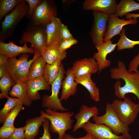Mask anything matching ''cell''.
<instances>
[{"mask_svg":"<svg viewBox=\"0 0 139 139\" xmlns=\"http://www.w3.org/2000/svg\"><path fill=\"white\" fill-rule=\"evenodd\" d=\"M117 64L118 67H113L110 70V77L117 80L122 79L125 83L122 86L120 80L116 82L114 86L115 95L119 99H124L126 97V94L133 93L138 99L139 104V70L128 72L124 63L119 60L118 61Z\"/></svg>","mask_w":139,"mask_h":139,"instance_id":"obj_1","label":"cell"},{"mask_svg":"<svg viewBox=\"0 0 139 139\" xmlns=\"http://www.w3.org/2000/svg\"><path fill=\"white\" fill-rule=\"evenodd\" d=\"M35 49L33 58L28 60V53L22 54L17 59L16 57L9 58L6 63L7 71L16 83L18 81L27 83L29 68L32 63L37 58L41 56L39 52Z\"/></svg>","mask_w":139,"mask_h":139,"instance_id":"obj_2","label":"cell"},{"mask_svg":"<svg viewBox=\"0 0 139 139\" xmlns=\"http://www.w3.org/2000/svg\"><path fill=\"white\" fill-rule=\"evenodd\" d=\"M40 115L48 119L50 122L49 129L52 132L58 133L57 139H62L66 132L72 128L74 122L71 117L74 113L71 112H59L46 108L45 111H40Z\"/></svg>","mask_w":139,"mask_h":139,"instance_id":"obj_3","label":"cell"},{"mask_svg":"<svg viewBox=\"0 0 139 139\" xmlns=\"http://www.w3.org/2000/svg\"><path fill=\"white\" fill-rule=\"evenodd\" d=\"M29 11L28 4L23 0L5 16L1 25L0 41L3 42L12 35L20 21L27 16Z\"/></svg>","mask_w":139,"mask_h":139,"instance_id":"obj_4","label":"cell"},{"mask_svg":"<svg viewBox=\"0 0 139 139\" xmlns=\"http://www.w3.org/2000/svg\"><path fill=\"white\" fill-rule=\"evenodd\" d=\"M46 27L44 25H37L30 22L23 32L19 43L30 42L31 48L37 50L41 55L47 47Z\"/></svg>","mask_w":139,"mask_h":139,"instance_id":"obj_5","label":"cell"},{"mask_svg":"<svg viewBox=\"0 0 139 139\" xmlns=\"http://www.w3.org/2000/svg\"><path fill=\"white\" fill-rule=\"evenodd\" d=\"M92 119L95 123L106 125L117 135L121 134L129 139L132 138L129 133L128 126L124 125L120 120L112 108L111 103H106V112L104 115L93 117Z\"/></svg>","mask_w":139,"mask_h":139,"instance_id":"obj_6","label":"cell"},{"mask_svg":"<svg viewBox=\"0 0 139 139\" xmlns=\"http://www.w3.org/2000/svg\"><path fill=\"white\" fill-rule=\"evenodd\" d=\"M111 105L120 120L127 126L134 121L139 112V104L126 97L123 100L115 99Z\"/></svg>","mask_w":139,"mask_h":139,"instance_id":"obj_7","label":"cell"},{"mask_svg":"<svg viewBox=\"0 0 139 139\" xmlns=\"http://www.w3.org/2000/svg\"><path fill=\"white\" fill-rule=\"evenodd\" d=\"M63 64L60 66L58 76L51 85V94L50 95H44L42 99V107L57 111H65L68 109L64 107L61 101L58 97V94L61 88L64 75L65 74Z\"/></svg>","mask_w":139,"mask_h":139,"instance_id":"obj_8","label":"cell"},{"mask_svg":"<svg viewBox=\"0 0 139 139\" xmlns=\"http://www.w3.org/2000/svg\"><path fill=\"white\" fill-rule=\"evenodd\" d=\"M57 16V7L53 0H42L35 8L30 18V23L46 26L53 17Z\"/></svg>","mask_w":139,"mask_h":139,"instance_id":"obj_9","label":"cell"},{"mask_svg":"<svg viewBox=\"0 0 139 139\" xmlns=\"http://www.w3.org/2000/svg\"><path fill=\"white\" fill-rule=\"evenodd\" d=\"M94 21L90 34L97 49L103 43V39L107 30L109 15L100 11H92Z\"/></svg>","mask_w":139,"mask_h":139,"instance_id":"obj_10","label":"cell"},{"mask_svg":"<svg viewBox=\"0 0 139 139\" xmlns=\"http://www.w3.org/2000/svg\"><path fill=\"white\" fill-rule=\"evenodd\" d=\"M138 22L137 19L125 20L119 18L115 14L109 15L107 30L103 39V43L111 40L117 35H120L124 26L130 24H135Z\"/></svg>","mask_w":139,"mask_h":139,"instance_id":"obj_11","label":"cell"},{"mask_svg":"<svg viewBox=\"0 0 139 139\" xmlns=\"http://www.w3.org/2000/svg\"><path fill=\"white\" fill-rule=\"evenodd\" d=\"M82 128L97 139H129L123 135L115 134L109 127L103 124L93 123L89 121Z\"/></svg>","mask_w":139,"mask_h":139,"instance_id":"obj_12","label":"cell"},{"mask_svg":"<svg viewBox=\"0 0 139 139\" xmlns=\"http://www.w3.org/2000/svg\"><path fill=\"white\" fill-rule=\"evenodd\" d=\"M62 23L59 18L54 16L51 23L46 25L47 47L59 46L63 40L61 33Z\"/></svg>","mask_w":139,"mask_h":139,"instance_id":"obj_13","label":"cell"},{"mask_svg":"<svg viewBox=\"0 0 139 139\" xmlns=\"http://www.w3.org/2000/svg\"><path fill=\"white\" fill-rule=\"evenodd\" d=\"M117 4L116 0H85L83 8L85 10L101 12L109 15L115 14Z\"/></svg>","mask_w":139,"mask_h":139,"instance_id":"obj_14","label":"cell"},{"mask_svg":"<svg viewBox=\"0 0 139 139\" xmlns=\"http://www.w3.org/2000/svg\"><path fill=\"white\" fill-rule=\"evenodd\" d=\"M71 69L74 73L75 78L87 74L95 73L98 71V64L93 57L76 60Z\"/></svg>","mask_w":139,"mask_h":139,"instance_id":"obj_15","label":"cell"},{"mask_svg":"<svg viewBox=\"0 0 139 139\" xmlns=\"http://www.w3.org/2000/svg\"><path fill=\"white\" fill-rule=\"evenodd\" d=\"M117 46V44H113L111 40L103 43L97 50L93 56L98 65V71L101 72L103 70L109 67L111 64L110 60L107 59V55L113 51Z\"/></svg>","mask_w":139,"mask_h":139,"instance_id":"obj_16","label":"cell"},{"mask_svg":"<svg viewBox=\"0 0 139 139\" xmlns=\"http://www.w3.org/2000/svg\"><path fill=\"white\" fill-rule=\"evenodd\" d=\"M35 51V49L28 47L26 43L22 46H19L15 45L12 41L7 43L0 41V54H5L9 58L16 57L23 53L33 54Z\"/></svg>","mask_w":139,"mask_h":139,"instance_id":"obj_17","label":"cell"},{"mask_svg":"<svg viewBox=\"0 0 139 139\" xmlns=\"http://www.w3.org/2000/svg\"><path fill=\"white\" fill-rule=\"evenodd\" d=\"M66 76L62 83V91L60 100L66 101L71 96L74 95L77 91L78 84L75 80V77L72 71L68 69L65 72Z\"/></svg>","mask_w":139,"mask_h":139,"instance_id":"obj_18","label":"cell"},{"mask_svg":"<svg viewBox=\"0 0 139 139\" xmlns=\"http://www.w3.org/2000/svg\"><path fill=\"white\" fill-rule=\"evenodd\" d=\"M98 109L96 106L88 107L83 105L81 107L79 112L74 116V118L76 121L74 125L73 132H75L82 127L86 123L91 117L98 115Z\"/></svg>","mask_w":139,"mask_h":139,"instance_id":"obj_19","label":"cell"},{"mask_svg":"<svg viewBox=\"0 0 139 139\" xmlns=\"http://www.w3.org/2000/svg\"><path fill=\"white\" fill-rule=\"evenodd\" d=\"M27 83L28 94L31 101L36 100L40 98L38 92L39 91L50 89V85L43 76L29 80Z\"/></svg>","mask_w":139,"mask_h":139,"instance_id":"obj_20","label":"cell"},{"mask_svg":"<svg viewBox=\"0 0 139 139\" xmlns=\"http://www.w3.org/2000/svg\"><path fill=\"white\" fill-rule=\"evenodd\" d=\"M46 119L40 115L27 120L24 127L25 139H34L38 134L40 127Z\"/></svg>","mask_w":139,"mask_h":139,"instance_id":"obj_21","label":"cell"},{"mask_svg":"<svg viewBox=\"0 0 139 139\" xmlns=\"http://www.w3.org/2000/svg\"><path fill=\"white\" fill-rule=\"evenodd\" d=\"M91 74H87L75 78L77 83L84 86L88 91L90 96L93 101L98 102L100 100V91L95 83L91 79Z\"/></svg>","mask_w":139,"mask_h":139,"instance_id":"obj_22","label":"cell"},{"mask_svg":"<svg viewBox=\"0 0 139 139\" xmlns=\"http://www.w3.org/2000/svg\"><path fill=\"white\" fill-rule=\"evenodd\" d=\"M9 95L20 99L24 105L28 107L32 103L27 92V83L21 81L16 82L10 91Z\"/></svg>","mask_w":139,"mask_h":139,"instance_id":"obj_23","label":"cell"},{"mask_svg":"<svg viewBox=\"0 0 139 139\" xmlns=\"http://www.w3.org/2000/svg\"><path fill=\"white\" fill-rule=\"evenodd\" d=\"M58 46L47 47L45 48L42 56L47 64H51L58 59L62 60L67 56V52L61 51Z\"/></svg>","mask_w":139,"mask_h":139,"instance_id":"obj_24","label":"cell"},{"mask_svg":"<svg viewBox=\"0 0 139 139\" xmlns=\"http://www.w3.org/2000/svg\"><path fill=\"white\" fill-rule=\"evenodd\" d=\"M46 64V62L41 56L35 59L31 64L29 69L28 81L43 77Z\"/></svg>","mask_w":139,"mask_h":139,"instance_id":"obj_25","label":"cell"},{"mask_svg":"<svg viewBox=\"0 0 139 139\" xmlns=\"http://www.w3.org/2000/svg\"><path fill=\"white\" fill-rule=\"evenodd\" d=\"M62 60L58 59L51 64L47 63L45 66L43 77L50 85H51L58 76Z\"/></svg>","mask_w":139,"mask_h":139,"instance_id":"obj_26","label":"cell"},{"mask_svg":"<svg viewBox=\"0 0 139 139\" xmlns=\"http://www.w3.org/2000/svg\"><path fill=\"white\" fill-rule=\"evenodd\" d=\"M139 10V3L133 0H121L117 4L115 14L120 17L129 12Z\"/></svg>","mask_w":139,"mask_h":139,"instance_id":"obj_27","label":"cell"},{"mask_svg":"<svg viewBox=\"0 0 139 139\" xmlns=\"http://www.w3.org/2000/svg\"><path fill=\"white\" fill-rule=\"evenodd\" d=\"M5 98L7 101L4 107L0 111V122L4 123L9 113L14 107L21 104L23 105L22 101L17 98L9 97L8 95Z\"/></svg>","mask_w":139,"mask_h":139,"instance_id":"obj_28","label":"cell"},{"mask_svg":"<svg viewBox=\"0 0 139 139\" xmlns=\"http://www.w3.org/2000/svg\"><path fill=\"white\" fill-rule=\"evenodd\" d=\"M15 83L7 72L1 78L0 80V89L1 91L0 94V99L5 98L10 91L11 86H13Z\"/></svg>","mask_w":139,"mask_h":139,"instance_id":"obj_29","label":"cell"},{"mask_svg":"<svg viewBox=\"0 0 139 139\" xmlns=\"http://www.w3.org/2000/svg\"><path fill=\"white\" fill-rule=\"evenodd\" d=\"M126 29L123 28L120 33V38L117 44V49L120 50L134 48L135 45H139V40L134 41L129 39L126 36Z\"/></svg>","mask_w":139,"mask_h":139,"instance_id":"obj_30","label":"cell"},{"mask_svg":"<svg viewBox=\"0 0 139 139\" xmlns=\"http://www.w3.org/2000/svg\"><path fill=\"white\" fill-rule=\"evenodd\" d=\"M23 0H0V21Z\"/></svg>","mask_w":139,"mask_h":139,"instance_id":"obj_31","label":"cell"},{"mask_svg":"<svg viewBox=\"0 0 139 139\" xmlns=\"http://www.w3.org/2000/svg\"><path fill=\"white\" fill-rule=\"evenodd\" d=\"M22 104L18 105L13 108L7 115L3 126L11 127L14 126V120L20 111L24 109Z\"/></svg>","mask_w":139,"mask_h":139,"instance_id":"obj_32","label":"cell"},{"mask_svg":"<svg viewBox=\"0 0 139 139\" xmlns=\"http://www.w3.org/2000/svg\"><path fill=\"white\" fill-rule=\"evenodd\" d=\"M16 128L14 126L6 127L3 126L0 129V139L8 138L12 135Z\"/></svg>","mask_w":139,"mask_h":139,"instance_id":"obj_33","label":"cell"},{"mask_svg":"<svg viewBox=\"0 0 139 139\" xmlns=\"http://www.w3.org/2000/svg\"><path fill=\"white\" fill-rule=\"evenodd\" d=\"M78 42V40L75 39L62 40L59 46V49L62 52L66 51V50L72 46L76 44Z\"/></svg>","mask_w":139,"mask_h":139,"instance_id":"obj_34","label":"cell"},{"mask_svg":"<svg viewBox=\"0 0 139 139\" xmlns=\"http://www.w3.org/2000/svg\"><path fill=\"white\" fill-rule=\"evenodd\" d=\"M139 66V52L138 54L134 57L129 64L128 71L129 72L137 71Z\"/></svg>","mask_w":139,"mask_h":139,"instance_id":"obj_35","label":"cell"},{"mask_svg":"<svg viewBox=\"0 0 139 139\" xmlns=\"http://www.w3.org/2000/svg\"><path fill=\"white\" fill-rule=\"evenodd\" d=\"M29 6V11L27 15L28 18H30L37 6L42 2L41 0H26Z\"/></svg>","mask_w":139,"mask_h":139,"instance_id":"obj_36","label":"cell"},{"mask_svg":"<svg viewBox=\"0 0 139 139\" xmlns=\"http://www.w3.org/2000/svg\"><path fill=\"white\" fill-rule=\"evenodd\" d=\"M24 127L16 128L12 135L7 139H25Z\"/></svg>","mask_w":139,"mask_h":139,"instance_id":"obj_37","label":"cell"},{"mask_svg":"<svg viewBox=\"0 0 139 139\" xmlns=\"http://www.w3.org/2000/svg\"><path fill=\"white\" fill-rule=\"evenodd\" d=\"M49 120L46 119L43 122L42 125L44 133L42 136L39 139H51L49 131Z\"/></svg>","mask_w":139,"mask_h":139,"instance_id":"obj_38","label":"cell"},{"mask_svg":"<svg viewBox=\"0 0 139 139\" xmlns=\"http://www.w3.org/2000/svg\"><path fill=\"white\" fill-rule=\"evenodd\" d=\"M61 33L63 40L74 38L70 32L67 27L63 23L62 26Z\"/></svg>","mask_w":139,"mask_h":139,"instance_id":"obj_39","label":"cell"},{"mask_svg":"<svg viewBox=\"0 0 139 139\" xmlns=\"http://www.w3.org/2000/svg\"><path fill=\"white\" fill-rule=\"evenodd\" d=\"M62 139H97L90 134L87 133L84 136L78 138H75L70 134L65 133Z\"/></svg>","mask_w":139,"mask_h":139,"instance_id":"obj_40","label":"cell"},{"mask_svg":"<svg viewBox=\"0 0 139 139\" xmlns=\"http://www.w3.org/2000/svg\"><path fill=\"white\" fill-rule=\"evenodd\" d=\"M9 58L6 55L4 54H0V65L6 64Z\"/></svg>","mask_w":139,"mask_h":139,"instance_id":"obj_41","label":"cell"},{"mask_svg":"<svg viewBox=\"0 0 139 139\" xmlns=\"http://www.w3.org/2000/svg\"><path fill=\"white\" fill-rule=\"evenodd\" d=\"M6 64L0 65V78H1L7 72Z\"/></svg>","mask_w":139,"mask_h":139,"instance_id":"obj_42","label":"cell"},{"mask_svg":"<svg viewBox=\"0 0 139 139\" xmlns=\"http://www.w3.org/2000/svg\"><path fill=\"white\" fill-rule=\"evenodd\" d=\"M126 19L129 20L133 18L137 19L139 17V14L128 13L125 15Z\"/></svg>","mask_w":139,"mask_h":139,"instance_id":"obj_43","label":"cell"},{"mask_svg":"<svg viewBox=\"0 0 139 139\" xmlns=\"http://www.w3.org/2000/svg\"><path fill=\"white\" fill-rule=\"evenodd\" d=\"M138 1L139 2V0H138Z\"/></svg>","mask_w":139,"mask_h":139,"instance_id":"obj_44","label":"cell"},{"mask_svg":"<svg viewBox=\"0 0 139 139\" xmlns=\"http://www.w3.org/2000/svg\"><path fill=\"white\" fill-rule=\"evenodd\" d=\"M39 139V138H38V139Z\"/></svg>","mask_w":139,"mask_h":139,"instance_id":"obj_45","label":"cell"}]
</instances>
